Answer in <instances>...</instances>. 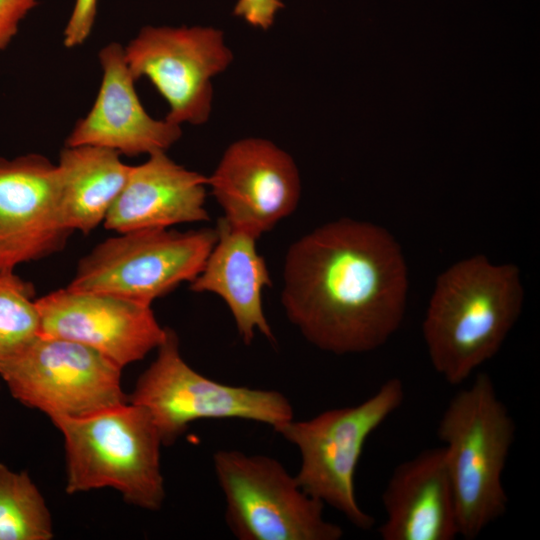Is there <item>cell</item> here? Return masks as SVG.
I'll list each match as a JSON object with an SVG mask.
<instances>
[{
    "label": "cell",
    "mask_w": 540,
    "mask_h": 540,
    "mask_svg": "<svg viewBox=\"0 0 540 540\" xmlns=\"http://www.w3.org/2000/svg\"><path fill=\"white\" fill-rule=\"evenodd\" d=\"M408 272L383 227L341 218L297 239L283 266L281 304L316 348L336 355L373 351L400 327Z\"/></svg>",
    "instance_id": "6da1fadb"
},
{
    "label": "cell",
    "mask_w": 540,
    "mask_h": 540,
    "mask_svg": "<svg viewBox=\"0 0 540 540\" xmlns=\"http://www.w3.org/2000/svg\"><path fill=\"white\" fill-rule=\"evenodd\" d=\"M524 291L519 268L475 255L436 280L422 324L434 370L459 385L497 354L517 322Z\"/></svg>",
    "instance_id": "7a4b0ae2"
},
{
    "label": "cell",
    "mask_w": 540,
    "mask_h": 540,
    "mask_svg": "<svg viewBox=\"0 0 540 540\" xmlns=\"http://www.w3.org/2000/svg\"><path fill=\"white\" fill-rule=\"evenodd\" d=\"M436 433L454 491L459 536L473 540L507 511L503 472L516 433L488 374L478 373L450 399Z\"/></svg>",
    "instance_id": "3957f363"
},
{
    "label": "cell",
    "mask_w": 540,
    "mask_h": 540,
    "mask_svg": "<svg viewBox=\"0 0 540 540\" xmlns=\"http://www.w3.org/2000/svg\"><path fill=\"white\" fill-rule=\"evenodd\" d=\"M64 436L66 492L113 488L130 505L158 511L165 499L162 441L150 414L126 402L51 420Z\"/></svg>",
    "instance_id": "277c9868"
},
{
    "label": "cell",
    "mask_w": 540,
    "mask_h": 540,
    "mask_svg": "<svg viewBox=\"0 0 540 540\" xmlns=\"http://www.w3.org/2000/svg\"><path fill=\"white\" fill-rule=\"evenodd\" d=\"M404 396L401 379L390 378L355 406L329 409L303 421L293 418L273 429L300 453L295 475L300 488L362 530L375 520L357 500L356 468L367 439L400 408Z\"/></svg>",
    "instance_id": "5b68a950"
},
{
    "label": "cell",
    "mask_w": 540,
    "mask_h": 540,
    "mask_svg": "<svg viewBox=\"0 0 540 540\" xmlns=\"http://www.w3.org/2000/svg\"><path fill=\"white\" fill-rule=\"evenodd\" d=\"M157 356L139 376L129 402L150 414L162 445H172L196 420L244 419L275 429L294 418L288 398L276 390L212 380L183 359L176 332L166 327Z\"/></svg>",
    "instance_id": "8992f818"
},
{
    "label": "cell",
    "mask_w": 540,
    "mask_h": 540,
    "mask_svg": "<svg viewBox=\"0 0 540 540\" xmlns=\"http://www.w3.org/2000/svg\"><path fill=\"white\" fill-rule=\"evenodd\" d=\"M218 239L215 228L179 232L147 228L108 238L78 263L66 286L149 305L202 270Z\"/></svg>",
    "instance_id": "52a82bcc"
},
{
    "label": "cell",
    "mask_w": 540,
    "mask_h": 540,
    "mask_svg": "<svg viewBox=\"0 0 540 540\" xmlns=\"http://www.w3.org/2000/svg\"><path fill=\"white\" fill-rule=\"evenodd\" d=\"M214 472L226 502V523L239 540H339L341 526L306 494L275 458L218 450Z\"/></svg>",
    "instance_id": "ba28073f"
},
{
    "label": "cell",
    "mask_w": 540,
    "mask_h": 540,
    "mask_svg": "<svg viewBox=\"0 0 540 540\" xmlns=\"http://www.w3.org/2000/svg\"><path fill=\"white\" fill-rule=\"evenodd\" d=\"M121 371L86 345L38 335L3 365L0 378L17 401L52 420L82 417L128 402Z\"/></svg>",
    "instance_id": "9c48e42d"
},
{
    "label": "cell",
    "mask_w": 540,
    "mask_h": 540,
    "mask_svg": "<svg viewBox=\"0 0 540 540\" xmlns=\"http://www.w3.org/2000/svg\"><path fill=\"white\" fill-rule=\"evenodd\" d=\"M124 54L133 78L151 81L169 105L165 119L178 125L207 122L212 79L233 60L223 32L210 26H145Z\"/></svg>",
    "instance_id": "30bf717a"
},
{
    "label": "cell",
    "mask_w": 540,
    "mask_h": 540,
    "mask_svg": "<svg viewBox=\"0 0 540 540\" xmlns=\"http://www.w3.org/2000/svg\"><path fill=\"white\" fill-rule=\"evenodd\" d=\"M207 185L224 212L222 218L257 239L291 215L301 196L294 159L263 138L233 142Z\"/></svg>",
    "instance_id": "8fae6325"
},
{
    "label": "cell",
    "mask_w": 540,
    "mask_h": 540,
    "mask_svg": "<svg viewBox=\"0 0 540 540\" xmlns=\"http://www.w3.org/2000/svg\"><path fill=\"white\" fill-rule=\"evenodd\" d=\"M35 303L40 336L86 345L122 369L157 349L166 336L151 306L115 296L65 287Z\"/></svg>",
    "instance_id": "7c38bea8"
},
{
    "label": "cell",
    "mask_w": 540,
    "mask_h": 540,
    "mask_svg": "<svg viewBox=\"0 0 540 540\" xmlns=\"http://www.w3.org/2000/svg\"><path fill=\"white\" fill-rule=\"evenodd\" d=\"M71 233L60 211L57 164L36 153L0 156V273L59 252Z\"/></svg>",
    "instance_id": "4fadbf2b"
},
{
    "label": "cell",
    "mask_w": 540,
    "mask_h": 540,
    "mask_svg": "<svg viewBox=\"0 0 540 540\" xmlns=\"http://www.w3.org/2000/svg\"><path fill=\"white\" fill-rule=\"evenodd\" d=\"M101 85L90 111L66 140L67 146L92 145L120 155L166 152L182 135L180 125L151 117L135 90L124 46L109 43L99 52Z\"/></svg>",
    "instance_id": "5bb4252c"
},
{
    "label": "cell",
    "mask_w": 540,
    "mask_h": 540,
    "mask_svg": "<svg viewBox=\"0 0 540 540\" xmlns=\"http://www.w3.org/2000/svg\"><path fill=\"white\" fill-rule=\"evenodd\" d=\"M383 540H453L459 536L454 491L443 447L398 464L382 493Z\"/></svg>",
    "instance_id": "9a60e30c"
},
{
    "label": "cell",
    "mask_w": 540,
    "mask_h": 540,
    "mask_svg": "<svg viewBox=\"0 0 540 540\" xmlns=\"http://www.w3.org/2000/svg\"><path fill=\"white\" fill-rule=\"evenodd\" d=\"M131 166L126 183L103 222L116 233L208 221L207 177L186 169L164 151Z\"/></svg>",
    "instance_id": "2e32d148"
},
{
    "label": "cell",
    "mask_w": 540,
    "mask_h": 540,
    "mask_svg": "<svg viewBox=\"0 0 540 540\" xmlns=\"http://www.w3.org/2000/svg\"><path fill=\"white\" fill-rule=\"evenodd\" d=\"M216 227L217 242L200 273L190 282V290L213 293L223 299L246 345L256 332L273 340L262 303L263 290L272 286V281L265 260L257 251V238L231 227L223 218Z\"/></svg>",
    "instance_id": "e0dca14e"
},
{
    "label": "cell",
    "mask_w": 540,
    "mask_h": 540,
    "mask_svg": "<svg viewBox=\"0 0 540 540\" xmlns=\"http://www.w3.org/2000/svg\"><path fill=\"white\" fill-rule=\"evenodd\" d=\"M120 156L92 145L62 149L57 164L60 211L72 232L87 234L104 222L131 168Z\"/></svg>",
    "instance_id": "ac0fdd59"
},
{
    "label": "cell",
    "mask_w": 540,
    "mask_h": 540,
    "mask_svg": "<svg viewBox=\"0 0 540 540\" xmlns=\"http://www.w3.org/2000/svg\"><path fill=\"white\" fill-rule=\"evenodd\" d=\"M53 536L50 511L29 474L0 463V540H50Z\"/></svg>",
    "instance_id": "d6986e66"
},
{
    "label": "cell",
    "mask_w": 540,
    "mask_h": 540,
    "mask_svg": "<svg viewBox=\"0 0 540 540\" xmlns=\"http://www.w3.org/2000/svg\"><path fill=\"white\" fill-rule=\"evenodd\" d=\"M32 284L14 271L0 273V370L39 335V315Z\"/></svg>",
    "instance_id": "ffe728a7"
},
{
    "label": "cell",
    "mask_w": 540,
    "mask_h": 540,
    "mask_svg": "<svg viewBox=\"0 0 540 540\" xmlns=\"http://www.w3.org/2000/svg\"><path fill=\"white\" fill-rule=\"evenodd\" d=\"M98 0H75L63 32L67 48L82 45L89 37L97 14Z\"/></svg>",
    "instance_id": "44dd1931"
},
{
    "label": "cell",
    "mask_w": 540,
    "mask_h": 540,
    "mask_svg": "<svg viewBox=\"0 0 540 540\" xmlns=\"http://www.w3.org/2000/svg\"><path fill=\"white\" fill-rule=\"evenodd\" d=\"M285 7L282 0H237L233 15L243 19L253 28L268 30L276 15Z\"/></svg>",
    "instance_id": "7402d4cb"
},
{
    "label": "cell",
    "mask_w": 540,
    "mask_h": 540,
    "mask_svg": "<svg viewBox=\"0 0 540 540\" xmlns=\"http://www.w3.org/2000/svg\"><path fill=\"white\" fill-rule=\"evenodd\" d=\"M39 0H0V51L16 36L20 23Z\"/></svg>",
    "instance_id": "603a6c76"
}]
</instances>
